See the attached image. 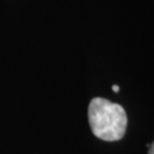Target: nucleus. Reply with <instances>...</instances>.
<instances>
[{"label": "nucleus", "mask_w": 154, "mask_h": 154, "mask_svg": "<svg viewBox=\"0 0 154 154\" xmlns=\"http://www.w3.org/2000/svg\"><path fill=\"white\" fill-rule=\"evenodd\" d=\"M89 123L98 139L117 141L126 132L127 114L122 105L104 98H94L89 104Z\"/></svg>", "instance_id": "obj_1"}, {"label": "nucleus", "mask_w": 154, "mask_h": 154, "mask_svg": "<svg viewBox=\"0 0 154 154\" xmlns=\"http://www.w3.org/2000/svg\"><path fill=\"white\" fill-rule=\"evenodd\" d=\"M149 153L148 154H154V141L152 143V144H149Z\"/></svg>", "instance_id": "obj_2"}, {"label": "nucleus", "mask_w": 154, "mask_h": 154, "mask_svg": "<svg viewBox=\"0 0 154 154\" xmlns=\"http://www.w3.org/2000/svg\"><path fill=\"white\" fill-rule=\"evenodd\" d=\"M112 90L116 91V93H118V91H119V86H118V85H113V86H112Z\"/></svg>", "instance_id": "obj_3"}]
</instances>
